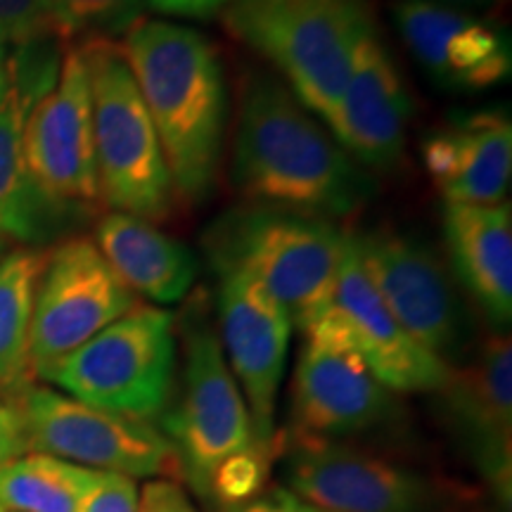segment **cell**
<instances>
[{
	"mask_svg": "<svg viewBox=\"0 0 512 512\" xmlns=\"http://www.w3.org/2000/svg\"><path fill=\"white\" fill-rule=\"evenodd\" d=\"M230 181L256 207L335 221L370 202L375 181L273 72L242 81Z\"/></svg>",
	"mask_w": 512,
	"mask_h": 512,
	"instance_id": "obj_1",
	"label": "cell"
},
{
	"mask_svg": "<svg viewBox=\"0 0 512 512\" xmlns=\"http://www.w3.org/2000/svg\"><path fill=\"white\" fill-rule=\"evenodd\" d=\"M176 195L204 202L223 159L228 91L219 48L200 31L143 19L121 43Z\"/></svg>",
	"mask_w": 512,
	"mask_h": 512,
	"instance_id": "obj_2",
	"label": "cell"
},
{
	"mask_svg": "<svg viewBox=\"0 0 512 512\" xmlns=\"http://www.w3.org/2000/svg\"><path fill=\"white\" fill-rule=\"evenodd\" d=\"M221 19L325 126L342 100L358 43L377 29L373 0H230Z\"/></svg>",
	"mask_w": 512,
	"mask_h": 512,
	"instance_id": "obj_3",
	"label": "cell"
},
{
	"mask_svg": "<svg viewBox=\"0 0 512 512\" xmlns=\"http://www.w3.org/2000/svg\"><path fill=\"white\" fill-rule=\"evenodd\" d=\"M344 233L316 216L249 207L223 216L204 247L216 271L240 268L254 275L285 306L292 325L306 332L335 297Z\"/></svg>",
	"mask_w": 512,
	"mask_h": 512,
	"instance_id": "obj_4",
	"label": "cell"
},
{
	"mask_svg": "<svg viewBox=\"0 0 512 512\" xmlns=\"http://www.w3.org/2000/svg\"><path fill=\"white\" fill-rule=\"evenodd\" d=\"M176 328L183 347V382L181 399L164 411V437L174 446L178 467L195 494L211 501L216 479L228 465L266 451L254 439L247 401L209 318L207 294H192Z\"/></svg>",
	"mask_w": 512,
	"mask_h": 512,
	"instance_id": "obj_5",
	"label": "cell"
},
{
	"mask_svg": "<svg viewBox=\"0 0 512 512\" xmlns=\"http://www.w3.org/2000/svg\"><path fill=\"white\" fill-rule=\"evenodd\" d=\"M93 105L100 200L150 223L174 214L178 195L162 143L119 41H83Z\"/></svg>",
	"mask_w": 512,
	"mask_h": 512,
	"instance_id": "obj_6",
	"label": "cell"
},
{
	"mask_svg": "<svg viewBox=\"0 0 512 512\" xmlns=\"http://www.w3.org/2000/svg\"><path fill=\"white\" fill-rule=\"evenodd\" d=\"M178 368L176 316L140 304L41 368L36 377L102 411L155 420L169 408Z\"/></svg>",
	"mask_w": 512,
	"mask_h": 512,
	"instance_id": "obj_7",
	"label": "cell"
},
{
	"mask_svg": "<svg viewBox=\"0 0 512 512\" xmlns=\"http://www.w3.org/2000/svg\"><path fill=\"white\" fill-rule=\"evenodd\" d=\"M370 283L401 328L451 368L472 347V318L453 273L430 245L392 228L354 233Z\"/></svg>",
	"mask_w": 512,
	"mask_h": 512,
	"instance_id": "obj_8",
	"label": "cell"
},
{
	"mask_svg": "<svg viewBox=\"0 0 512 512\" xmlns=\"http://www.w3.org/2000/svg\"><path fill=\"white\" fill-rule=\"evenodd\" d=\"M22 411L29 453L133 479H159L178 467L174 446L150 420L102 411L34 382L22 392Z\"/></svg>",
	"mask_w": 512,
	"mask_h": 512,
	"instance_id": "obj_9",
	"label": "cell"
},
{
	"mask_svg": "<svg viewBox=\"0 0 512 512\" xmlns=\"http://www.w3.org/2000/svg\"><path fill=\"white\" fill-rule=\"evenodd\" d=\"M287 489L325 512H458L460 489L344 444H287Z\"/></svg>",
	"mask_w": 512,
	"mask_h": 512,
	"instance_id": "obj_10",
	"label": "cell"
},
{
	"mask_svg": "<svg viewBox=\"0 0 512 512\" xmlns=\"http://www.w3.org/2000/svg\"><path fill=\"white\" fill-rule=\"evenodd\" d=\"M292 382L287 444H339L394 415V392L373 375L328 318L304 332Z\"/></svg>",
	"mask_w": 512,
	"mask_h": 512,
	"instance_id": "obj_11",
	"label": "cell"
},
{
	"mask_svg": "<svg viewBox=\"0 0 512 512\" xmlns=\"http://www.w3.org/2000/svg\"><path fill=\"white\" fill-rule=\"evenodd\" d=\"M136 306L138 297L121 283L91 238L72 235L57 242L46 252L31 316L34 377Z\"/></svg>",
	"mask_w": 512,
	"mask_h": 512,
	"instance_id": "obj_12",
	"label": "cell"
},
{
	"mask_svg": "<svg viewBox=\"0 0 512 512\" xmlns=\"http://www.w3.org/2000/svg\"><path fill=\"white\" fill-rule=\"evenodd\" d=\"M219 273L221 349L245 396L256 444L275 451V401L290 354L292 318L254 275L240 268Z\"/></svg>",
	"mask_w": 512,
	"mask_h": 512,
	"instance_id": "obj_13",
	"label": "cell"
},
{
	"mask_svg": "<svg viewBox=\"0 0 512 512\" xmlns=\"http://www.w3.org/2000/svg\"><path fill=\"white\" fill-rule=\"evenodd\" d=\"M24 155L55 200L95 209L100 200L88 67L79 46L64 50L53 88L38 98L24 124Z\"/></svg>",
	"mask_w": 512,
	"mask_h": 512,
	"instance_id": "obj_14",
	"label": "cell"
},
{
	"mask_svg": "<svg viewBox=\"0 0 512 512\" xmlns=\"http://www.w3.org/2000/svg\"><path fill=\"white\" fill-rule=\"evenodd\" d=\"M323 318L342 332L389 392L437 394L451 375V366L415 342L382 302L363 271L349 230L344 233L335 297Z\"/></svg>",
	"mask_w": 512,
	"mask_h": 512,
	"instance_id": "obj_15",
	"label": "cell"
},
{
	"mask_svg": "<svg viewBox=\"0 0 512 512\" xmlns=\"http://www.w3.org/2000/svg\"><path fill=\"white\" fill-rule=\"evenodd\" d=\"M451 430L465 453L510 503L512 491V344L508 335L489 337L456 368L437 392Z\"/></svg>",
	"mask_w": 512,
	"mask_h": 512,
	"instance_id": "obj_16",
	"label": "cell"
},
{
	"mask_svg": "<svg viewBox=\"0 0 512 512\" xmlns=\"http://www.w3.org/2000/svg\"><path fill=\"white\" fill-rule=\"evenodd\" d=\"M413 100L380 29L358 43L342 100L330 121L332 136L363 169L392 171L406 150Z\"/></svg>",
	"mask_w": 512,
	"mask_h": 512,
	"instance_id": "obj_17",
	"label": "cell"
},
{
	"mask_svg": "<svg viewBox=\"0 0 512 512\" xmlns=\"http://www.w3.org/2000/svg\"><path fill=\"white\" fill-rule=\"evenodd\" d=\"M396 29L425 72L448 91H486L508 81V36L484 19L432 0H399Z\"/></svg>",
	"mask_w": 512,
	"mask_h": 512,
	"instance_id": "obj_18",
	"label": "cell"
},
{
	"mask_svg": "<svg viewBox=\"0 0 512 512\" xmlns=\"http://www.w3.org/2000/svg\"><path fill=\"white\" fill-rule=\"evenodd\" d=\"M29 102L19 91L10 62L0 69V233L22 247L62 242L93 216V209L55 200L31 174L24 155Z\"/></svg>",
	"mask_w": 512,
	"mask_h": 512,
	"instance_id": "obj_19",
	"label": "cell"
},
{
	"mask_svg": "<svg viewBox=\"0 0 512 512\" xmlns=\"http://www.w3.org/2000/svg\"><path fill=\"white\" fill-rule=\"evenodd\" d=\"M422 164L446 204H501L512 178V124L501 110L448 121L422 140Z\"/></svg>",
	"mask_w": 512,
	"mask_h": 512,
	"instance_id": "obj_20",
	"label": "cell"
},
{
	"mask_svg": "<svg viewBox=\"0 0 512 512\" xmlns=\"http://www.w3.org/2000/svg\"><path fill=\"white\" fill-rule=\"evenodd\" d=\"M444 238L458 285L477 304L489 325L512 320V207L446 204Z\"/></svg>",
	"mask_w": 512,
	"mask_h": 512,
	"instance_id": "obj_21",
	"label": "cell"
},
{
	"mask_svg": "<svg viewBox=\"0 0 512 512\" xmlns=\"http://www.w3.org/2000/svg\"><path fill=\"white\" fill-rule=\"evenodd\" d=\"M93 242L136 297L140 294L155 304L188 299L197 278L195 254L155 223L110 211L98 219Z\"/></svg>",
	"mask_w": 512,
	"mask_h": 512,
	"instance_id": "obj_22",
	"label": "cell"
},
{
	"mask_svg": "<svg viewBox=\"0 0 512 512\" xmlns=\"http://www.w3.org/2000/svg\"><path fill=\"white\" fill-rule=\"evenodd\" d=\"M46 249L17 247L0 261V387L24 389L31 368V316Z\"/></svg>",
	"mask_w": 512,
	"mask_h": 512,
	"instance_id": "obj_23",
	"label": "cell"
},
{
	"mask_svg": "<svg viewBox=\"0 0 512 512\" xmlns=\"http://www.w3.org/2000/svg\"><path fill=\"white\" fill-rule=\"evenodd\" d=\"M95 470L46 453H24L0 470V508L15 512H79Z\"/></svg>",
	"mask_w": 512,
	"mask_h": 512,
	"instance_id": "obj_24",
	"label": "cell"
},
{
	"mask_svg": "<svg viewBox=\"0 0 512 512\" xmlns=\"http://www.w3.org/2000/svg\"><path fill=\"white\" fill-rule=\"evenodd\" d=\"M145 0H53V19L64 43L114 41L143 22Z\"/></svg>",
	"mask_w": 512,
	"mask_h": 512,
	"instance_id": "obj_25",
	"label": "cell"
},
{
	"mask_svg": "<svg viewBox=\"0 0 512 512\" xmlns=\"http://www.w3.org/2000/svg\"><path fill=\"white\" fill-rule=\"evenodd\" d=\"M0 36L12 46L57 34L53 0H0Z\"/></svg>",
	"mask_w": 512,
	"mask_h": 512,
	"instance_id": "obj_26",
	"label": "cell"
},
{
	"mask_svg": "<svg viewBox=\"0 0 512 512\" xmlns=\"http://www.w3.org/2000/svg\"><path fill=\"white\" fill-rule=\"evenodd\" d=\"M138 479L117 472H95L79 512H138Z\"/></svg>",
	"mask_w": 512,
	"mask_h": 512,
	"instance_id": "obj_27",
	"label": "cell"
},
{
	"mask_svg": "<svg viewBox=\"0 0 512 512\" xmlns=\"http://www.w3.org/2000/svg\"><path fill=\"white\" fill-rule=\"evenodd\" d=\"M27 389V387H24ZM24 389L0 387V470L12 460L29 453L27 425H24L22 392Z\"/></svg>",
	"mask_w": 512,
	"mask_h": 512,
	"instance_id": "obj_28",
	"label": "cell"
},
{
	"mask_svg": "<svg viewBox=\"0 0 512 512\" xmlns=\"http://www.w3.org/2000/svg\"><path fill=\"white\" fill-rule=\"evenodd\" d=\"M138 512H200L188 491L174 479H150L140 489Z\"/></svg>",
	"mask_w": 512,
	"mask_h": 512,
	"instance_id": "obj_29",
	"label": "cell"
},
{
	"mask_svg": "<svg viewBox=\"0 0 512 512\" xmlns=\"http://www.w3.org/2000/svg\"><path fill=\"white\" fill-rule=\"evenodd\" d=\"M221 512H325L311 505L304 498H299L287 486H271V489H261L247 501L230 508H221Z\"/></svg>",
	"mask_w": 512,
	"mask_h": 512,
	"instance_id": "obj_30",
	"label": "cell"
},
{
	"mask_svg": "<svg viewBox=\"0 0 512 512\" xmlns=\"http://www.w3.org/2000/svg\"><path fill=\"white\" fill-rule=\"evenodd\" d=\"M162 15L188 19H214L230 0H145Z\"/></svg>",
	"mask_w": 512,
	"mask_h": 512,
	"instance_id": "obj_31",
	"label": "cell"
},
{
	"mask_svg": "<svg viewBox=\"0 0 512 512\" xmlns=\"http://www.w3.org/2000/svg\"><path fill=\"white\" fill-rule=\"evenodd\" d=\"M432 3L446 5V8H456V10H484L496 5L498 0H432Z\"/></svg>",
	"mask_w": 512,
	"mask_h": 512,
	"instance_id": "obj_32",
	"label": "cell"
},
{
	"mask_svg": "<svg viewBox=\"0 0 512 512\" xmlns=\"http://www.w3.org/2000/svg\"><path fill=\"white\" fill-rule=\"evenodd\" d=\"M10 249H12V242H10L8 238H5V235H3V233H0V261H3V256H5V254H8V252H10Z\"/></svg>",
	"mask_w": 512,
	"mask_h": 512,
	"instance_id": "obj_33",
	"label": "cell"
},
{
	"mask_svg": "<svg viewBox=\"0 0 512 512\" xmlns=\"http://www.w3.org/2000/svg\"><path fill=\"white\" fill-rule=\"evenodd\" d=\"M5 60H8V41H5V38L0 36V69H3Z\"/></svg>",
	"mask_w": 512,
	"mask_h": 512,
	"instance_id": "obj_34",
	"label": "cell"
},
{
	"mask_svg": "<svg viewBox=\"0 0 512 512\" xmlns=\"http://www.w3.org/2000/svg\"><path fill=\"white\" fill-rule=\"evenodd\" d=\"M0 512H15V510H8V508H0Z\"/></svg>",
	"mask_w": 512,
	"mask_h": 512,
	"instance_id": "obj_35",
	"label": "cell"
}]
</instances>
